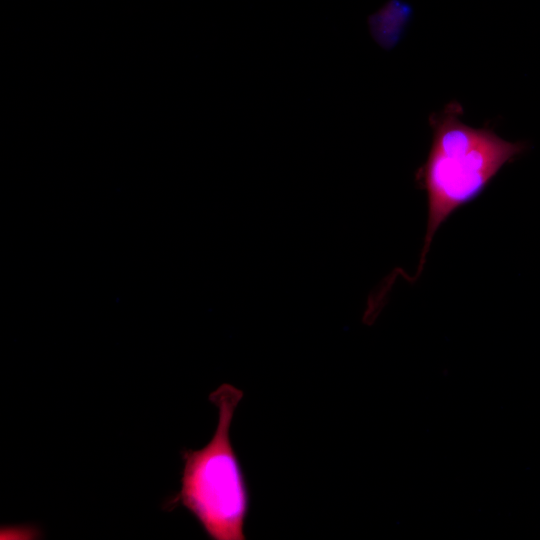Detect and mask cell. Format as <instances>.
Masks as SVG:
<instances>
[{
  "label": "cell",
  "instance_id": "1",
  "mask_svg": "<svg viewBox=\"0 0 540 540\" xmlns=\"http://www.w3.org/2000/svg\"><path fill=\"white\" fill-rule=\"evenodd\" d=\"M462 106L451 101L429 117L432 143L416 182L427 192L428 220L419 266L423 270L434 234L458 208L475 200L499 170L527 149L526 142H509L489 128L463 123Z\"/></svg>",
  "mask_w": 540,
  "mask_h": 540
},
{
  "label": "cell",
  "instance_id": "3",
  "mask_svg": "<svg viewBox=\"0 0 540 540\" xmlns=\"http://www.w3.org/2000/svg\"><path fill=\"white\" fill-rule=\"evenodd\" d=\"M412 13L409 3L403 0H389L368 17L372 38L382 48L392 49L402 38Z\"/></svg>",
  "mask_w": 540,
  "mask_h": 540
},
{
  "label": "cell",
  "instance_id": "2",
  "mask_svg": "<svg viewBox=\"0 0 540 540\" xmlns=\"http://www.w3.org/2000/svg\"><path fill=\"white\" fill-rule=\"evenodd\" d=\"M243 391L224 383L210 393L218 409L211 440L201 449H183L181 487L165 509L186 508L213 540H245L250 492L241 462L230 438L234 412Z\"/></svg>",
  "mask_w": 540,
  "mask_h": 540
}]
</instances>
